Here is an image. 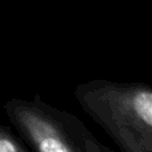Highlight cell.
Wrapping results in <instances>:
<instances>
[{
    "instance_id": "4",
    "label": "cell",
    "mask_w": 152,
    "mask_h": 152,
    "mask_svg": "<svg viewBox=\"0 0 152 152\" xmlns=\"http://www.w3.org/2000/svg\"><path fill=\"white\" fill-rule=\"evenodd\" d=\"M0 152H32L29 147L16 136L8 127L0 123Z\"/></svg>"
},
{
    "instance_id": "2",
    "label": "cell",
    "mask_w": 152,
    "mask_h": 152,
    "mask_svg": "<svg viewBox=\"0 0 152 152\" xmlns=\"http://www.w3.org/2000/svg\"><path fill=\"white\" fill-rule=\"evenodd\" d=\"M11 126L32 152H83L58 108L40 96L12 97L4 104Z\"/></svg>"
},
{
    "instance_id": "1",
    "label": "cell",
    "mask_w": 152,
    "mask_h": 152,
    "mask_svg": "<svg viewBox=\"0 0 152 152\" xmlns=\"http://www.w3.org/2000/svg\"><path fill=\"white\" fill-rule=\"evenodd\" d=\"M74 96L120 152H152L150 84L95 79L77 84Z\"/></svg>"
},
{
    "instance_id": "3",
    "label": "cell",
    "mask_w": 152,
    "mask_h": 152,
    "mask_svg": "<svg viewBox=\"0 0 152 152\" xmlns=\"http://www.w3.org/2000/svg\"><path fill=\"white\" fill-rule=\"evenodd\" d=\"M59 112H60V116L63 119L64 124L71 131V134L74 135L75 140L77 142L79 147L81 148L83 152H115L113 150H111L110 147L100 143L91 134V131L84 126L83 121L76 118L75 115L61 110H59Z\"/></svg>"
}]
</instances>
